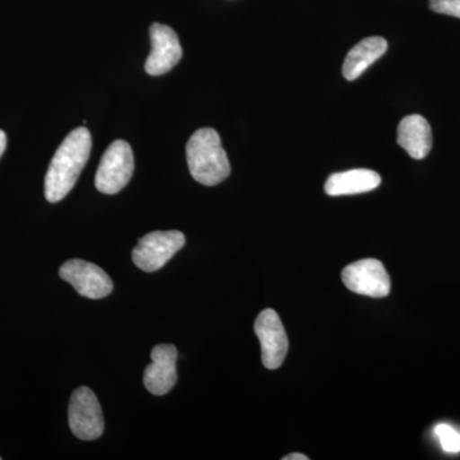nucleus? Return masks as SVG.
Returning a JSON list of instances; mask_svg holds the SVG:
<instances>
[{"instance_id":"f257e3e1","label":"nucleus","mask_w":460,"mask_h":460,"mask_svg":"<svg viewBox=\"0 0 460 460\" xmlns=\"http://www.w3.org/2000/svg\"><path fill=\"white\" fill-rule=\"evenodd\" d=\"M91 145L89 129L78 127L58 147L45 177V198L51 204L62 201L74 189L89 160Z\"/></svg>"},{"instance_id":"f03ea898","label":"nucleus","mask_w":460,"mask_h":460,"mask_svg":"<svg viewBox=\"0 0 460 460\" xmlns=\"http://www.w3.org/2000/svg\"><path fill=\"white\" fill-rule=\"evenodd\" d=\"M187 163L193 180L204 186H217L230 174V164L219 133L201 128L190 136L186 147Z\"/></svg>"},{"instance_id":"7ed1b4c3","label":"nucleus","mask_w":460,"mask_h":460,"mask_svg":"<svg viewBox=\"0 0 460 460\" xmlns=\"http://www.w3.org/2000/svg\"><path fill=\"white\" fill-rule=\"evenodd\" d=\"M135 171L132 147L128 142L114 141L105 151L95 177L96 190L105 195L120 192Z\"/></svg>"},{"instance_id":"20e7f679","label":"nucleus","mask_w":460,"mask_h":460,"mask_svg":"<svg viewBox=\"0 0 460 460\" xmlns=\"http://www.w3.org/2000/svg\"><path fill=\"white\" fill-rule=\"evenodd\" d=\"M186 244V237L178 230L148 233L133 248L132 260L137 268L146 272L160 270L181 247Z\"/></svg>"},{"instance_id":"39448f33","label":"nucleus","mask_w":460,"mask_h":460,"mask_svg":"<svg viewBox=\"0 0 460 460\" xmlns=\"http://www.w3.org/2000/svg\"><path fill=\"white\" fill-rule=\"evenodd\" d=\"M69 429L80 440H96L104 432V419L95 393L89 387H78L71 396L68 408Z\"/></svg>"},{"instance_id":"423d86ee","label":"nucleus","mask_w":460,"mask_h":460,"mask_svg":"<svg viewBox=\"0 0 460 460\" xmlns=\"http://www.w3.org/2000/svg\"><path fill=\"white\" fill-rule=\"evenodd\" d=\"M341 280L350 292L372 298H384L392 289L385 266L375 259L350 263L341 272Z\"/></svg>"},{"instance_id":"0eeeda50","label":"nucleus","mask_w":460,"mask_h":460,"mask_svg":"<svg viewBox=\"0 0 460 460\" xmlns=\"http://www.w3.org/2000/svg\"><path fill=\"white\" fill-rule=\"evenodd\" d=\"M63 280L71 284L78 295L90 299H102L111 295L113 281L111 277L95 263L84 260H69L59 269Z\"/></svg>"},{"instance_id":"6e6552de","label":"nucleus","mask_w":460,"mask_h":460,"mask_svg":"<svg viewBox=\"0 0 460 460\" xmlns=\"http://www.w3.org/2000/svg\"><path fill=\"white\" fill-rule=\"evenodd\" d=\"M255 332L261 344L262 363L268 370H277L286 359L289 341L279 314L266 308L257 316Z\"/></svg>"},{"instance_id":"1a4fd4ad","label":"nucleus","mask_w":460,"mask_h":460,"mask_svg":"<svg viewBox=\"0 0 460 460\" xmlns=\"http://www.w3.org/2000/svg\"><path fill=\"white\" fill-rule=\"evenodd\" d=\"M150 38L153 49L145 63V71L150 75L168 74L183 56L180 39L174 30L162 23L151 25Z\"/></svg>"},{"instance_id":"9d476101","label":"nucleus","mask_w":460,"mask_h":460,"mask_svg":"<svg viewBox=\"0 0 460 460\" xmlns=\"http://www.w3.org/2000/svg\"><path fill=\"white\" fill-rule=\"evenodd\" d=\"M178 350L172 344H159L151 350V362L144 374V384L154 395H165L177 383Z\"/></svg>"},{"instance_id":"9b49d317","label":"nucleus","mask_w":460,"mask_h":460,"mask_svg":"<svg viewBox=\"0 0 460 460\" xmlns=\"http://www.w3.org/2000/svg\"><path fill=\"white\" fill-rule=\"evenodd\" d=\"M396 141L413 159H425L432 148L431 126L422 115H408L399 123Z\"/></svg>"},{"instance_id":"f8f14e48","label":"nucleus","mask_w":460,"mask_h":460,"mask_svg":"<svg viewBox=\"0 0 460 460\" xmlns=\"http://www.w3.org/2000/svg\"><path fill=\"white\" fill-rule=\"evenodd\" d=\"M381 184L378 172L370 169H352L330 175L325 183V192L332 198L359 195L376 190Z\"/></svg>"},{"instance_id":"ddd939ff","label":"nucleus","mask_w":460,"mask_h":460,"mask_svg":"<svg viewBox=\"0 0 460 460\" xmlns=\"http://www.w3.org/2000/svg\"><path fill=\"white\" fill-rule=\"evenodd\" d=\"M387 50L385 39L372 36L353 47L345 57L343 75L348 81H354L372 65L380 59Z\"/></svg>"},{"instance_id":"4468645a","label":"nucleus","mask_w":460,"mask_h":460,"mask_svg":"<svg viewBox=\"0 0 460 460\" xmlns=\"http://www.w3.org/2000/svg\"><path fill=\"white\" fill-rule=\"evenodd\" d=\"M436 438L445 453H460V431L447 423H440L434 429Z\"/></svg>"},{"instance_id":"2eb2a0df","label":"nucleus","mask_w":460,"mask_h":460,"mask_svg":"<svg viewBox=\"0 0 460 460\" xmlns=\"http://www.w3.org/2000/svg\"><path fill=\"white\" fill-rule=\"evenodd\" d=\"M429 8L436 13L460 18V0H429Z\"/></svg>"},{"instance_id":"dca6fc26","label":"nucleus","mask_w":460,"mask_h":460,"mask_svg":"<svg viewBox=\"0 0 460 460\" xmlns=\"http://www.w3.org/2000/svg\"><path fill=\"white\" fill-rule=\"evenodd\" d=\"M5 147H7V136L0 129V157L4 154Z\"/></svg>"},{"instance_id":"f3484780","label":"nucleus","mask_w":460,"mask_h":460,"mask_svg":"<svg viewBox=\"0 0 460 460\" xmlns=\"http://www.w3.org/2000/svg\"><path fill=\"white\" fill-rule=\"evenodd\" d=\"M307 456H304V454L295 453L289 454V456H284L283 460H308Z\"/></svg>"},{"instance_id":"a211bd4d","label":"nucleus","mask_w":460,"mask_h":460,"mask_svg":"<svg viewBox=\"0 0 460 460\" xmlns=\"http://www.w3.org/2000/svg\"><path fill=\"white\" fill-rule=\"evenodd\" d=\"M0 459H2V458H0Z\"/></svg>"}]
</instances>
